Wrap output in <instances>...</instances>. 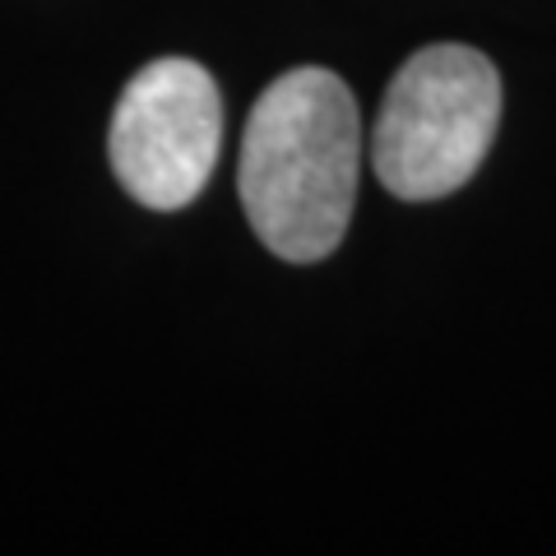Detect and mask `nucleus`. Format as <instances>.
<instances>
[{
  "instance_id": "1",
  "label": "nucleus",
  "mask_w": 556,
  "mask_h": 556,
  "mask_svg": "<svg viewBox=\"0 0 556 556\" xmlns=\"http://www.w3.org/2000/svg\"><path fill=\"white\" fill-rule=\"evenodd\" d=\"M362 116L353 89L320 65L278 75L241 135L237 190L255 237L292 265L339 251L357 204Z\"/></svg>"
},
{
  "instance_id": "2",
  "label": "nucleus",
  "mask_w": 556,
  "mask_h": 556,
  "mask_svg": "<svg viewBox=\"0 0 556 556\" xmlns=\"http://www.w3.org/2000/svg\"><path fill=\"white\" fill-rule=\"evenodd\" d=\"M501 126V75L473 47H422L399 65L371 135V167L399 200H441L482 167Z\"/></svg>"
},
{
  "instance_id": "3",
  "label": "nucleus",
  "mask_w": 556,
  "mask_h": 556,
  "mask_svg": "<svg viewBox=\"0 0 556 556\" xmlns=\"http://www.w3.org/2000/svg\"><path fill=\"white\" fill-rule=\"evenodd\" d=\"M112 167L144 208H186L214 177L223 98L204 65L163 56L126 84L112 116Z\"/></svg>"
}]
</instances>
